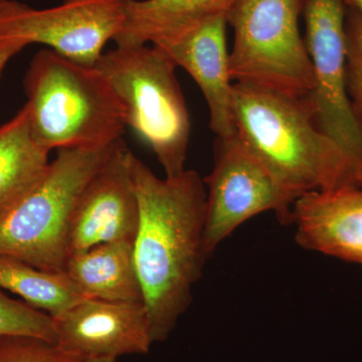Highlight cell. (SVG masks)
<instances>
[{"instance_id": "6da1fadb", "label": "cell", "mask_w": 362, "mask_h": 362, "mask_svg": "<svg viewBox=\"0 0 362 362\" xmlns=\"http://www.w3.org/2000/svg\"><path fill=\"white\" fill-rule=\"evenodd\" d=\"M130 170L139 204L136 270L153 343L165 341L189 308L204 273L207 194L204 180L185 169L158 177L134 154Z\"/></svg>"}, {"instance_id": "7a4b0ae2", "label": "cell", "mask_w": 362, "mask_h": 362, "mask_svg": "<svg viewBox=\"0 0 362 362\" xmlns=\"http://www.w3.org/2000/svg\"><path fill=\"white\" fill-rule=\"evenodd\" d=\"M233 115L238 138L297 199L357 185L356 162L319 129L308 98L235 83Z\"/></svg>"}, {"instance_id": "3957f363", "label": "cell", "mask_w": 362, "mask_h": 362, "mask_svg": "<svg viewBox=\"0 0 362 362\" xmlns=\"http://www.w3.org/2000/svg\"><path fill=\"white\" fill-rule=\"evenodd\" d=\"M23 84L33 134L49 151L103 148L122 139L125 110L96 66L40 49Z\"/></svg>"}, {"instance_id": "277c9868", "label": "cell", "mask_w": 362, "mask_h": 362, "mask_svg": "<svg viewBox=\"0 0 362 362\" xmlns=\"http://www.w3.org/2000/svg\"><path fill=\"white\" fill-rule=\"evenodd\" d=\"M95 66L123 105L126 125L149 145L165 176L182 173L190 120L173 59L154 45H116Z\"/></svg>"}, {"instance_id": "5b68a950", "label": "cell", "mask_w": 362, "mask_h": 362, "mask_svg": "<svg viewBox=\"0 0 362 362\" xmlns=\"http://www.w3.org/2000/svg\"><path fill=\"white\" fill-rule=\"evenodd\" d=\"M121 141L103 148L58 150L39 183L0 220V256L64 272L76 204Z\"/></svg>"}, {"instance_id": "8992f818", "label": "cell", "mask_w": 362, "mask_h": 362, "mask_svg": "<svg viewBox=\"0 0 362 362\" xmlns=\"http://www.w3.org/2000/svg\"><path fill=\"white\" fill-rule=\"evenodd\" d=\"M305 2L238 0L228 16L233 30L230 69L235 83L308 97L313 70L299 28Z\"/></svg>"}, {"instance_id": "52a82bcc", "label": "cell", "mask_w": 362, "mask_h": 362, "mask_svg": "<svg viewBox=\"0 0 362 362\" xmlns=\"http://www.w3.org/2000/svg\"><path fill=\"white\" fill-rule=\"evenodd\" d=\"M204 180V246L209 257L239 226L258 214L273 211L281 223L291 225L296 197L281 187L237 135L218 138L213 170Z\"/></svg>"}, {"instance_id": "ba28073f", "label": "cell", "mask_w": 362, "mask_h": 362, "mask_svg": "<svg viewBox=\"0 0 362 362\" xmlns=\"http://www.w3.org/2000/svg\"><path fill=\"white\" fill-rule=\"evenodd\" d=\"M130 0H65L37 9L16 0L0 4V37L44 45L65 58L97 65L109 40H115L127 18Z\"/></svg>"}, {"instance_id": "9c48e42d", "label": "cell", "mask_w": 362, "mask_h": 362, "mask_svg": "<svg viewBox=\"0 0 362 362\" xmlns=\"http://www.w3.org/2000/svg\"><path fill=\"white\" fill-rule=\"evenodd\" d=\"M344 0H306L305 44L314 84L308 100L319 129L358 165L362 161V126L352 109L346 88Z\"/></svg>"}, {"instance_id": "30bf717a", "label": "cell", "mask_w": 362, "mask_h": 362, "mask_svg": "<svg viewBox=\"0 0 362 362\" xmlns=\"http://www.w3.org/2000/svg\"><path fill=\"white\" fill-rule=\"evenodd\" d=\"M131 154L122 140L86 185L69 225L68 258L106 243H134L139 204L131 175Z\"/></svg>"}, {"instance_id": "8fae6325", "label": "cell", "mask_w": 362, "mask_h": 362, "mask_svg": "<svg viewBox=\"0 0 362 362\" xmlns=\"http://www.w3.org/2000/svg\"><path fill=\"white\" fill-rule=\"evenodd\" d=\"M54 323V343L74 358L146 354L153 344L144 303L85 298Z\"/></svg>"}, {"instance_id": "7c38bea8", "label": "cell", "mask_w": 362, "mask_h": 362, "mask_svg": "<svg viewBox=\"0 0 362 362\" xmlns=\"http://www.w3.org/2000/svg\"><path fill=\"white\" fill-rule=\"evenodd\" d=\"M228 18L204 21L169 42L154 45L189 74L206 99L209 128L220 139L235 135L233 84L226 42Z\"/></svg>"}, {"instance_id": "4fadbf2b", "label": "cell", "mask_w": 362, "mask_h": 362, "mask_svg": "<svg viewBox=\"0 0 362 362\" xmlns=\"http://www.w3.org/2000/svg\"><path fill=\"white\" fill-rule=\"evenodd\" d=\"M295 240L305 250L362 265V188L302 195L293 206Z\"/></svg>"}, {"instance_id": "5bb4252c", "label": "cell", "mask_w": 362, "mask_h": 362, "mask_svg": "<svg viewBox=\"0 0 362 362\" xmlns=\"http://www.w3.org/2000/svg\"><path fill=\"white\" fill-rule=\"evenodd\" d=\"M238 0H130L116 45H160L218 16Z\"/></svg>"}, {"instance_id": "9a60e30c", "label": "cell", "mask_w": 362, "mask_h": 362, "mask_svg": "<svg viewBox=\"0 0 362 362\" xmlns=\"http://www.w3.org/2000/svg\"><path fill=\"white\" fill-rule=\"evenodd\" d=\"M64 273L85 298L144 303L134 259V243H106L71 255Z\"/></svg>"}, {"instance_id": "2e32d148", "label": "cell", "mask_w": 362, "mask_h": 362, "mask_svg": "<svg viewBox=\"0 0 362 362\" xmlns=\"http://www.w3.org/2000/svg\"><path fill=\"white\" fill-rule=\"evenodd\" d=\"M49 152L33 136L25 106L0 126V220L42 180Z\"/></svg>"}, {"instance_id": "e0dca14e", "label": "cell", "mask_w": 362, "mask_h": 362, "mask_svg": "<svg viewBox=\"0 0 362 362\" xmlns=\"http://www.w3.org/2000/svg\"><path fill=\"white\" fill-rule=\"evenodd\" d=\"M0 289L56 318L85 299L64 272H49L11 257L0 256Z\"/></svg>"}, {"instance_id": "ac0fdd59", "label": "cell", "mask_w": 362, "mask_h": 362, "mask_svg": "<svg viewBox=\"0 0 362 362\" xmlns=\"http://www.w3.org/2000/svg\"><path fill=\"white\" fill-rule=\"evenodd\" d=\"M0 335H30L54 343V318L0 289Z\"/></svg>"}, {"instance_id": "d6986e66", "label": "cell", "mask_w": 362, "mask_h": 362, "mask_svg": "<svg viewBox=\"0 0 362 362\" xmlns=\"http://www.w3.org/2000/svg\"><path fill=\"white\" fill-rule=\"evenodd\" d=\"M346 88L350 103L362 126V13L346 6Z\"/></svg>"}, {"instance_id": "ffe728a7", "label": "cell", "mask_w": 362, "mask_h": 362, "mask_svg": "<svg viewBox=\"0 0 362 362\" xmlns=\"http://www.w3.org/2000/svg\"><path fill=\"white\" fill-rule=\"evenodd\" d=\"M56 343L30 335H0V362H77Z\"/></svg>"}, {"instance_id": "44dd1931", "label": "cell", "mask_w": 362, "mask_h": 362, "mask_svg": "<svg viewBox=\"0 0 362 362\" xmlns=\"http://www.w3.org/2000/svg\"><path fill=\"white\" fill-rule=\"evenodd\" d=\"M25 47L21 40L0 37V77L8 62Z\"/></svg>"}, {"instance_id": "7402d4cb", "label": "cell", "mask_w": 362, "mask_h": 362, "mask_svg": "<svg viewBox=\"0 0 362 362\" xmlns=\"http://www.w3.org/2000/svg\"><path fill=\"white\" fill-rule=\"evenodd\" d=\"M346 6L356 8L362 13V0H344Z\"/></svg>"}, {"instance_id": "603a6c76", "label": "cell", "mask_w": 362, "mask_h": 362, "mask_svg": "<svg viewBox=\"0 0 362 362\" xmlns=\"http://www.w3.org/2000/svg\"><path fill=\"white\" fill-rule=\"evenodd\" d=\"M77 362H117L116 358H88L78 359Z\"/></svg>"}, {"instance_id": "cb8c5ba5", "label": "cell", "mask_w": 362, "mask_h": 362, "mask_svg": "<svg viewBox=\"0 0 362 362\" xmlns=\"http://www.w3.org/2000/svg\"><path fill=\"white\" fill-rule=\"evenodd\" d=\"M356 182L362 188V161L356 166Z\"/></svg>"}, {"instance_id": "d4e9b609", "label": "cell", "mask_w": 362, "mask_h": 362, "mask_svg": "<svg viewBox=\"0 0 362 362\" xmlns=\"http://www.w3.org/2000/svg\"><path fill=\"white\" fill-rule=\"evenodd\" d=\"M4 1H6V0H0V4H1L2 2H4Z\"/></svg>"}]
</instances>
